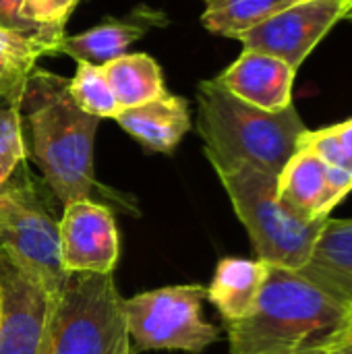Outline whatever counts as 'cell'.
I'll use <instances>...</instances> for the list:
<instances>
[{
    "label": "cell",
    "mask_w": 352,
    "mask_h": 354,
    "mask_svg": "<svg viewBox=\"0 0 352 354\" xmlns=\"http://www.w3.org/2000/svg\"><path fill=\"white\" fill-rule=\"evenodd\" d=\"M299 147L313 151L326 164L352 172V118L317 131H305Z\"/></svg>",
    "instance_id": "cell-22"
},
{
    "label": "cell",
    "mask_w": 352,
    "mask_h": 354,
    "mask_svg": "<svg viewBox=\"0 0 352 354\" xmlns=\"http://www.w3.org/2000/svg\"><path fill=\"white\" fill-rule=\"evenodd\" d=\"M58 222L27 176L0 189V249L54 295L68 278L60 263Z\"/></svg>",
    "instance_id": "cell-7"
},
{
    "label": "cell",
    "mask_w": 352,
    "mask_h": 354,
    "mask_svg": "<svg viewBox=\"0 0 352 354\" xmlns=\"http://www.w3.org/2000/svg\"><path fill=\"white\" fill-rule=\"evenodd\" d=\"M68 93L85 114L100 120L114 118L120 112L102 66L77 62V71L68 81Z\"/></svg>",
    "instance_id": "cell-20"
},
{
    "label": "cell",
    "mask_w": 352,
    "mask_h": 354,
    "mask_svg": "<svg viewBox=\"0 0 352 354\" xmlns=\"http://www.w3.org/2000/svg\"><path fill=\"white\" fill-rule=\"evenodd\" d=\"M205 286H164L122 301L131 344L137 353L183 351L199 354L220 340V330L205 322Z\"/></svg>",
    "instance_id": "cell-6"
},
{
    "label": "cell",
    "mask_w": 352,
    "mask_h": 354,
    "mask_svg": "<svg viewBox=\"0 0 352 354\" xmlns=\"http://www.w3.org/2000/svg\"><path fill=\"white\" fill-rule=\"evenodd\" d=\"M328 354H352V319Z\"/></svg>",
    "instance_id": "cell-25"
},
{
    "label": "cell",
    "mask_w": 352,
    "mask_h": 354,
    "mask_svg": "<svg viewBox=\"0 0 352 354\" xmlns=\"http://www.w3.org/2000/svg\"><path fill=\"white\" fill-rule=\"evenodd\" d=\"M234 214L243 222L257 259L268 266L299 272L326 224L307 222L278 197V176L249 164L216 170Z\"/></svg>",
    "instance_id": "cell-4"
},
{
    "label": "cell",
    "mask_w": 352,
    "mask_h": 354,
    "mask_svg": "<svg viewBox=\"0 0 352 354\" xmlns=\"http://www.w3.org/2000/svg\"><path fill=\"white\" fill-rule=\"evenodd\" d=\"M25 158L21 102H0V189L17 176Z\"/></svg>",
    "instance_id": "cell-21"
},
{
    "label": "cell",
    "mask_w": 352,
    "mask_h": 354,
    "mask_svg": "<svg viewBox=\"0 0 352 354\" xmlns=\"http://www.w3.org/2000/svg\"><path fill=\"white\" fill-rule=\"evenodd\" d=\"M268 268L270 266L261 259L243 257H226L216 266L214 278L205 290L226 324L243 322L255 311L268 278Z\"/></svg>",
    "instance_id": "cell-16"
},
{
    "label": "cell",
    "mask_w": 352,
    "mask_h": 354,
    "mask_svg": "<svg viewBox=\"0 0 352 354\" xmlns=\"http://www.w3.org/2000/svg\"><path fill=\"white\" fill-rule=\"evenodd\" d=\"M170 21L164 10L151 6H137L127 17H110L81 33L64 35L56 54H66L77 62L104 66L110 60L127 54L131 44L141 39L147 31L166 27Z\"/></svg>",
    "instance_id": "cell-13"
},
{
    "label": "cell",
    "mask_w": 352,
    "mask_h": 354,
    "mask_svg": "<svg viewBox=\"0 0 352 354\" xmlns=\"http://www.w3.org/2000/svg\"><path fill=\"white\" fill-rule=\"evenodd\" d=\"M346 19H349V21H352V4H351V8H349V12H346Z\"/></svg>",
    "instance_id": "cell-26"
},
{
    "label": "cell",
    "mask_w": 352,
    "mask_h": 354,
    "mask_svg": "<svg viewBox=\"0 0 352 354\" xmlns=\"http://www.w3.org/2000/svg\"><path fill=\"white\" fill-rule=\"evenodd\" d=\"M58 232L66 274H114L120 241L110 207L91 199L71 201L64 205Z\"/></svg>",
    "instance_id": "cell-10"
},
{
    "label": "cell",
    "mask_w": 352,
    "mask_h": 354,
    "mask_svg": "<svg viewBox=\"0 0 352 354\" xmlns=\"http://www.w3.org/2000/svg\"><path fill=\"white\" fill-rule=\"evenodd\" d=\"M52 54L41 39L0 29V100L23 102V93L37 60Z\"/></svg>",
    "instance_id": "cell-18"
},
{
    "label": "cell",
    "mask_w": 352,
    "mask_h": 354,
    "mask_svg": "<svg viewBox=\"0 0 352 354\" xmlns=\"http://www.w3.org/2000/svg\"><path fill=\"white\" fill-rule=\"evenodd\" d=\"M352 193V172L299 147L278 174L280 201L307 222H324Z\"/></svg>",
    "instance_id": "cell-11"
},
{
    "label": "cell",
    "mask_w": 352,
    "mask_h": 354,
    "mask_svg": "<svg viewBox=\"0 0 352 354\" xmlns=\"http://www.w3.org/2000/svg\"><path fill=\"white\" fill-rule=\"evenodd\" d=\"M197 131L214 170L249 164L280 174L307 131L295 104L280 112L255 108L218 79L197 85Z\"/></svg>",
    "instance_id": "cell-3"
},
{
    "label": "cell",
    "mask_w": 352,
    "mask_h": 354,
    "mask_svg": "<svg viewBox=\"0 0 352 354\" xmlns=\"http://www.w3.org/2000/svg\"><path fill=\"white\" fill-rule=\"evenodd\" d=\"M120 110L147 104L168 89L158 60L149 54H122L102 66Z\"/></svg>",
    "instance_id": "cell-17"
},
{
    "label": "cell",
    "mask_w": 352,
    "mask_h": 354,
    "mask_svg": "<svg viewBox=\"0 0 352 354\" xmlns=\"http://www.w3.org/2000/svg\"><path fill=\"white\" fill-rule=\"evenodd\" d=\"M295 2L299 0H205L201 23L216 35L237 39Z\"/></svg>",
    "instance_id": "cell-19"
},
{
    "label": "cell",
    "mask_w": 352,
    "mask_h": 354,
    "mask_svg": "<svg viewBox=\"0 0 352 354\" xmlns=\"http://www.w3.org/2000/svg\"><path fill=\"white\" fill-rule=\"evenodd\" d=\"M81 0H23V17L56 33H64V25Z\"/></svg>",
    "instance_id": "cell-23"
},
{
    "label": "cell",
    "mask_w": 352,
    "mask_h": 354,
    "mask_svg": "<svg viewBox=\"0 0 352 354\" xmlns=\"http://www.w3.org/2000/svg\"><path fill=\"white\" fill-rule=\"evenodd\" d=\"M21 112L31 135V156L54 197L66 205L89 199L95 185L93 143L100 118L85 114L68 93V79L35 66Z\"/></svg>",
    "instance_id": "cell-2"
},
{
    "label": "cell",
    "mask_w": 352,
    "mask_h": 354,
    "mask_svg": "<svg viewBox=\"0 0 352 354\" xmlns=\"http://www.w3.org/2000/svg\"><path fill=\"white\" fill-rule=\"evenodd\" d=\"M351 4L352 0H299L237 39L245 48L278 56L299 71L332 27L346 19Z\"/></svg>",
    "instance_id": "cell-8"
},
{
    "label": "cell",
    "mask_w": 352,
    "mask_h": 354,
    "mask_svg": "<svg viewBox=\"0 0 352 354\" xmlns=\"http://www.w3.org/2000/svg\"><path fill=\"white\" fill-rule=\"evenodd\" d=\"M114 274H68L39 354H133Z\"/></svg>",
    "instance_id": "cell-5"
},
{
    "label": "cell",
    "mask_w": 352,
    "mask_h": 354,
    "mask_svg": "<svg viewBox=\"0 0 352 354\" xmlns=\"http://www.w3.org/2000/svg\"><path fill=\"white\" fill-rule=\"evenodd\" d=\"M114 120L145 149L158 153H172L191 129L187 100L170 91L147 104L120 110Z\"/></svg>",
    "instance_id": "cell-14"
},
{
    "label": "cell",
    "mask_w": 352,
    "mask_h": 354,
    "mask_svg": "<svg viewBox=\"0 0 352 354\" xmlns=\"http://www.w3.org/2000/svg\"><path fill=\"white\" fill-rule=\"evenodd\" d=\"M299 274L352 307V218L326 220L309 261Z\"/></svg>",
    "instance_id": "cell-15"
},
{
    "label": "cell",
    "mask_w": 352,
    "mask_h": 354,
    "mask_svg": "<svg viewBox=\"0 0 352 354\" xmlns=\"http://www.w3.org/2000/svg\"><path fill=\"white\" fill-rule=\"evenodd\" d=\"M56 295L0 249V354H39Z\"/></svg>",
    "instance_id": "cell-9"
},
{
    "label": "cell",
    "mask_w": 352,
    "mask_h": 354,
    "mask_svg": "<svg viewBox=\"0 0 352 354\" xmlns=\"http://www.w3.org/2000/svg\"><path fill=\"white\" fill-rule=\"evenodd\" d=\"M0 29L15 31V33L27 35V37L41 39L44 44L50 46L52 54H56L58 44L64 37V33H56V31H50V29H41V27L29 23L23 17V0H0Z\"/></svg>",
    "instance_id": "cell-24"
},
{
    "label": "cell",
    "mask_w": 352,
    "mask_h": 354,
    "mask_svg": "<svg viewBox=\"0 0 352 354\" xmlns=\"http://www.w3.org/2000/svg\"><path fill=\"white\" fill-rule=\"evenodd\" d=\"M295 77L297 71L282 58L245 48L216 79L239 100L268 112H280L295 104Z\"/></svg>",
    "instance_id": "cell-12"
},
{
    "label": "cell",
    "mask_w": 352,
    "mask_h": 354,
    "mask_svg": "<svg viewBox=\"0 0 352 354\" xmlns=\"http://www.w3.org/2000/svg\"><path fill=\"white\" fill-rule=\"evenodd\" d=\"M351 319L352 307L299 272L270 266L255 311L226 324L230 354H328Z\"/></svg>",
    "instance_id": "cell-1"
}]
</instances>
